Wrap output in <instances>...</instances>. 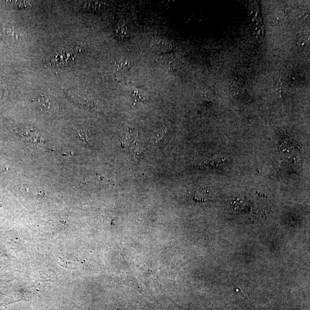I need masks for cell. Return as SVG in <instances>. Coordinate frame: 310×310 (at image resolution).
Returning a JSON list of instances; mask_svg holds the SVG:
<instances>
[{
    "mask_svg": "<svg viewBox=\"0 0 310 310\" xmlns=\"http://www.w3.org/2000/svg\"><path fill=\"white\" fill-rule=\"evenodd\" d=\"M115 32L119 39L124 40L128 36V29L123 20L119 22L115 27Z\"/></svg>",
    "mask_w": 310,
    "mask_h": 310,
    "instance_id": "6da1fadb",
    "label": "cell"
},
{
    "mask_svg": "<svg viewBox=\"0 0 310 310\" xmlns=\"http://www.w3.org/2000/svg\"><path fill=\"white\" fill-rule=\"evenodd\" d=\"M170 45L164 40H158L153 44L152 48L157 51L167 52L170 51Z\"/></svg>",
    "mask_w": 310,
    "mask_h": 310,
    "instance_id": "7a4b0ae2",
    "label": "cell"
},
{
    "mask_svg": "<svg viewBox=\"0 0 310 310\" xmlns=\"http://www.w3.org/2000/svg\"><path fill=\"white\" fill-rule=\"evenodd\" d=\"M169 124H164L162 127H160V128L157 130L156 134L152 139L154 143H158V142L162 139L164 136V134H165L167 132L168 128H169Z\"/></svg>",
    "mask_w": 310,
    "mask_h": 310,
    "instance_id": "3957f363",
    "label": "cell"
},
{
    "mask_svg": "<svg viewBox=\"0 0 310 310\" xmlns=\"http://www.w3.org/2000/svg\"><path fill=\"white\" fill-rule=\"evenodd\" d=\"M115 69L117 72H121V71L127 70L129 67V62L126 60H120L115 63Z\"/></svg>",
    "mask_w": 310,
    "mask_h": 310,
    "instance_id": "277c9868",
    "label": "cell"
},
{
    "mask_svg": "<svg viewBox=\"0 0 310 310\" xmlns=\"http://www.w3.org/2000/svg\"><path fill=\"white\" fill-rule=\"evenodd\" d=\"M38 101L40 106H42L43 109L47 110L49 109L51 103H50V100L46 98V97L42 96L41 98L39 99Z\"/></svg>",
    "mask_w": 310,
    "mask_h": 310,
    "instance_id": "5b68a950",
    "label": "cell"
},
{
    "mask_svg": "<svg viewBox=\"0 0 310 310\" xmlns=\"http://www.w3.org/2000/svg\"><path fill=\"white\" fill-rule=\"evenodd\" d=\"M78 136H79L80 139L85 142V143H88V136L87 132L83 131V130H80V131H78Z\"/></svg>",
    "mask_w": 310,
    "mask_h": 310,
    "instance_id": "8992f818",
    "label": "cell"
},
{
    "mask_svg": "<svg viewBox=\"0 0 310 310\" xmlns=\"http://www.w3.org/2000/svg\"><path fill=\"white\" fill-rule=\"evenodd\" d=\"M230 92L231 94L237 95L238 93V88L236 85L232 84L230 87Z\"/></svg>",
    "mask_w": 310,
    "mask_h": 310,
    "instance_id": "52a82bcc",
    "label": "cell"
}]
</instances>
